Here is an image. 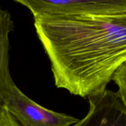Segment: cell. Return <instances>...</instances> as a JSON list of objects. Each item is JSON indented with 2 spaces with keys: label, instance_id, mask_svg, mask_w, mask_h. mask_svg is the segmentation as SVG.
Instances as JSON below:
<instances>
[{
  "label": "cell",
  "instance_id": "7a4b0ae2",
  "mask_svg": "<svg viewBox=\"0 0 126 126\" xmlns=\"http://www.w3.org/2000/svg\"><path fill=\"white\" fill-rule=\"evenodd\" d=\"M2 106L21 126H72L79 121L72 116L41 106L21 92L13 79L4 91Z\"/></svg>",
  "mask_w": 126,
  "mask_h": 126
},
{
  "label": "cell",
  "instance_id": "6da1fadb",
  "mask_svg": "<svg viewBox=\"0 0 126 126\" xmlns=\"http://www.w3.org/2000/svg\"><path fill=\"white\" fill-rule=\"evenodd\" d=\"M55 84L81 97L101 92L126 63V11L34 18Z\"/></svg>",
  "mask_w": 126,
  "mask_h": 126
},
{
  "label": "cell",
  "instance_id": "52a82bcc",
  "mask_svg": "<svg viewBox=\"0 0 126 126\" xmlns=\"http://www.w3.org/2000/svg\"><path fill=\"white\" fill-rule=\"evenodd\" d=\"M0 126H21L4 107L0 108Z\"/></svg>",
  "mask_w": 126,
  "mask_h": 126
},
{
  "label": "cell",
  "instance_id": "8992f818",
  "mask_svg": "<svg viewBox=\"0 0 126 126\" xmlns=\"http://www.w3.org/2000/svg\"><path fill=\"white\" fill-rule=\"evenodd\" d=\"M112 80L117 86V92L126 106V63L117 70L112 78Z\"/></svg>",
  "mask_w": 126,
  "mask_h": 126
},
{
  "label": "cell",
  "instance_id": "277c9868",
  "mask_svg": "<svg viewBox=\"0 0 126 126\" xmlns=\"http://www.w3.org/2000/svg\"><path fill=\"white\" fill-rule=\"evenodd\" d=\"M88 99L87 115L72 126H126V106L117 92L106 89Z\"/></svg>",
  "mask_w": 126,
  "mask_h": 126
},
{
  "label": "cell",
  "instance_id": "3957f363",
  "mask_svg": "<svg viewBox=\"0 0 126 126\" xmlns=\"http://www.w3.org/2000/svg\"><path fill=\"white\" fill-rule=\"evenodd\" d=\"M33 18L60 16L105 15L126 11V0H16Z\"/></svg>",
  "mask_w": 126,
  "mask_h": 126
},
{
  "label": "cell",
  "instance_id": "5b68a950",
  "mask_svg": "<svg viewBox=\"0 0 126 126\" xmlns=\"http://www.w3.org/2000/svg\"><path fill=\"white\" fill-rule=\"evenodd\" d=\"M13 29L10 13L0 7V108L6 87L12 79L9 71V34Z\"/></svg>",
  "mask_w": 126,
  "mask_h": 126
}]
</instances>
